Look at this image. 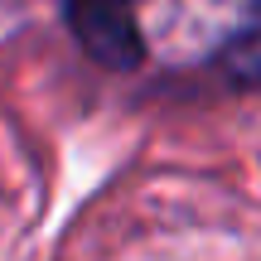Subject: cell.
<instances>
[{"mask_svg": "<svg viewBox=\"0 0 261 261\" xmlns=\"http://www.w3.org/2000/svg\"><path fill=\"white\" fill-rule=\"evenodd\" d=\"M68 24L83 39V48L107 68H136L145 58L140 29L130 19V0H63Z\"/></svg>", "mask_w": 261, "mask_h": 261, "instance_id": "6da1fadb", "label": "cell"}, {"mask_svg": "<svg viewBox=\"0 0 261 261\" xmlns=\"http://www.w3.org/2000/svg\"><path fill=\"white\" fill-rule=\"evenodd\" d=\"M227 68H232V77H242V83H256L261 77V24L247 29V34L227 48Z\"/></svg>", "mask_w": 261, "mask_h": 261, "instance_id": "7a4b0ae2", "label": "cell"}]
</instances>
